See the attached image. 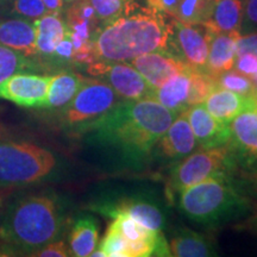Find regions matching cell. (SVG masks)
<instances>
[{
  "label": "cell",
  "instance_id": "17",
  "mask_svg": "<svg viewBox=\"0 0 257 257\" xmlns=\"http://www.w3.org/2000/svg\"><path fill=\"white\" fill-rule=\"evenodd\" d=\"M229 128V144L249 161H257V108L239 113L230 121Z\"/></svg>",
  "mask_w": 257,
  "mask_h": 257
},
{
  "label": "cell",
  "instance_id": "15",
  "mask_svg": "<svg viewBox=\"0 0 257 257\" xmlns=\"http://www.w3.org/2000/svg\"><path fill=\"white\" fill-rule=\"evenodd\" d=\"M239 35L240 32H211L205 72L216 78L226 70L233 69L237 59V40Z\"/></svg>",
  "mask_w": 257,
  "mask_h": 257
},
{
  "label": "cell",
  "instance_id": "16",
  "mask_svg": "<svg viewBox=\"0 0 257 257\" xmlns=\"http://www.w3.org/2000/svg\"><path fill=\"white\" fill-rule=\"evenodd\" d=\"M0 44L19 51L28 57L36 55L34 22L19 17L0 21Z\"/></svg>",
  "mask_w": 257,
  "mask_h": 257
},
{
  "label": "cell",
  "instance_id": "38",
  "mask_svg": "<svg viewBox=\"0 0 257 257\" xmlns=\"http://www.w3.org/2000/svg\"><path fill=\"white\" fill-rule=\"evenodd\" d=\"M42 2L44 3L49 14L61 15L63 12L64 6H66L64 0H42Z\"/></svg>",
  "mask_w": 257,
  "mask_h": 257
},
{
  "label": "cell",
  "instance_id": "37",
  "mask_svg": "<svg viewBox=\"0 0 257 257\" xmlns=\"http://www.w3.org/2000/svg\"><path fill=\"white\" fill-rule=\"evenodd\" d=\"M180 0H147V4L156 11L166 15H172Z\"/></svg>",
  "mask_w": 257,
  "mask_h": 257
},
{
  "label": "cell",
  "instance_id": "35",
  "mask_svg": "<svg viewBox=\"0 0 257 257\" xmlns=\"http://www.w3.org/2000/svg\"><path fill=\"white\" fill-rule=\"evenodd\" d=\"M245 53L257 54V31L239 35L237 40V56Z\"/></svg>",
  "mask_w": 257,
  "mask_h": 257
},
{
  "label": "cell",
  "instance_id": "36",
  "mask_svg": "<svg viewBox=\"0 0 257 257\" xmlns=\"http://www.w3.org/2000/svg\"><path fill=\"white\" fill-rule=\"evenodd\" d=\"M73 54H74L73 42L70 40L68 32H67L63 40L56 46L55 51H54V55H56L57 57H61V59L68 60V59H73Z\"/></svg>",
  "mask_w": 257,
  "mask_h": 257
},
{
  "label": "cell",
  "instance_id": "29",
  "mask_svg": "<svg viewBox=\"0 0 257 257\" xmlns=\"http://www.w3.org/2000/svg\"><path fill=\"white\" fill-rule=\"evenodd\" d=\"M30 64L28 56L0 44V83Z\"/></svg>",
  "mask_w": 257,
  "mask_h": 257
},
{
  "label": "cell",
  "instance_id": "30",
  "mask_svg": "<svg viewBox=\"0 0 257 257\" xmlns=\"http://www.w3.org/2000/svg\"><path fill=\"white\" fill-rule=\"evenodd\" d=\"M98 249L104 252L105 257H128V244L113 225L110 224Z\"/></svg>",
  "mask_w": 257,
  "mask_h": 257
},
{
  "label": "cell",
  "instance_id": "39",
  "mask_svg": "<svg viewBox=\"0 0 257 257\" xmlns=\"http://www.w3.org/2000/svg\"><path fill=\"white\" fill-rule=\"evenodd\" d=\"M243 229L250 231V232L257 234V212L253 216L249 218L243 225Z\"/></svg>",
  "mask_w": 257,
  "mask_h": 257
},
{
  "label": "cell",
  "instance_id": "42",
  "mask_svg": "<svg viewBox=\"0 0 257 257\" xmlns=\"http://www.w3.org/2000/svg\"><path fill=\"white\" fill-rule=\"evenodd\" d=\"M253 99H255V102H256V106H257V86H256L255 93H253Z\"/></svg>",
  "mask_w": 257,
  "mask_h": 257
},
{
  "label": "cell",
  "instance_id": "41",
  "mask_svg": "<svg viewBox=\"0 0 257 257\" xmlns=\"http://www.w3.org/2000/svg\"><path fill=\"white\" fill-rule=\"evenodd\" d=\"M78 2H81V0H64V3H67V4H74V3H78Z\"/></svg>",
  "mask_w": 257,
  "mask_h": 257
},
{
  "label": "cell",
  "instance_id": "19",
  "mask_svg": "<svg viewBox=\"0 0 257 257\" xmlns=\"http://www.w3.org/2000/svg\"><path fill=\"white\" fill-rule=\"evenodd\" d=\"M172 256L175 257H211L217 256V245L211 237L187 227H180L169 243Z\"/></svg>",
  "mask_w": 257,
  "mask_h": 257
},
{
  "label": "cell",
  "instance_id": "18",
  "mask_svg": "<svg viewBox=\"0 0 257 257\" xmlns=\"http://www.w3.org/2000/svg\"><path fill=\"white\" fill-rule=\"evenodd\" d=\"M104 212L110 217L119 212L125 213L148 229L154 231H161L165 225V216L161 208L146 199H123L118 201L117 205L106 208Z\"/></svg>",
  "mask_w": 257,
  "mask_h": 257
},
{
  "label": "cell",
  "instance_id": "4",
  "mask_svg": "<svg viewBox=\"0 0 257 257\" xmlns=\"http://www.w3.org/2000/svg\"><path fill=\"white\" fill-rule=\"evenodd\" d=\"M249 200L226 174L211 176L179 193V210L185 217L207 227H216L243 217Z\"/></svg>",
  "mask_w": 257,
  "mask_h": 257
},
{
  "label": "cell",
  "instance_id": "21",
  "mask_svg": "<svg viewBox=\"0 0 257 257\" xmlns=\"http://www.w3.org/2000/svg\"><path fill=\"white\" fill-rule=\"evenodd\" d=\"M244 16V0H214L213 11L206 24L211 32H240Z\"/></svg>",
  "mask_w": 257,
  "mask_h": 257
},
{
  "label": "cell",
  "instance_id": "34",
  "mask_svg": "<svg viewBox=\"0 0 257 257\" xmlns=\"http://www.w3.org/2000/svg\"><path fill=\"white\" fill-rule=\"evenodd\" d=\"M31 256L37 257H68L70 255V250L63 240H53V242L46 244L38 249L36 252L32 253Z\"/></svg>",
  "mask_w": 257,
  "mask_h": 257
},
{
  "label": "cell",
  "instance_id": "10",
  "mask_svg": "<svg viewBox=\"0 0 257 257\" xmlns=\"http://www.w3.org/2000/svg\"><path fill=\"white\" fill-rule=\"evenodd\" d=\"M51 76L16 73L0 83V98L22 107L42 108L46 101Z\"/></svg>",
  "mask_w": 257,
  "mask_h": 257
},
{
  "label": "cell",
  "instance_id": "40",
  "mask_svg": "<svg viewBox=\"0 0 257 257\" xmlns=\"http://www.w3.org/2000/svg\"><path fill=\"white\" fill-rule=\"evenodd\" d=\"M14 0H0V10H8L11 8Z\"/></svg>",
  "mask_w": 257,
  "mask_h": 257
},
{
  "label": "cell",
  "instance_id": "25",
  "mask_svg": "<svg viewBox=\"0 0 257 257\" xmlns=\"http://www.w3.org/2000/svg\"><path fill=\"white\" fill-rule=\"evenodd\" d=\"M214 0H180L173 16L186 24H206L213 11Z\"/></svg>",
  "mask_w": 257,
  "mask_h": 257
},
{
  "label": "cell",
  "instance_id": "26",
  "mask_svg": "<svg viewBox=\"0 0 257 257\" xmlns=\"http://www.w3.org/2000/svg\"><path fill=\"white\" fill-rule=\"evenodd\" d=\"M189 79L188 106L204 104L208 95L218 88L216 78L205 70H192Z\"/></svg>",
  "mask_w": 257,
  "mask_h": 257
},
{
  "label": "cell",
  "instance_id": "33",
  "mask_svg": "<svg viewBox=\"0 0 257 257\" xmlns=\"http://www.w3.org/2000/svg\"><path fill=\"white\" fill-rule=\"evenodd\" d=\"M257 31V0H244V16L240 34Z\"/></svg>",
  "mask_w": 257,
  "mask_h": 257
},
{
  "label": "cell",
  "instance_id": "28",
  "mask_svg": "<svg viewBox=\"0 0 257 257\" xmlns=\"http://www.w3.org/2000/svg\"><path fill=\"white\" fill-rule=\"evenodd\" d=\"M218 88H224L227 91H232L242 95L253 96L256 85L252 79L243 75L236 69H230L216 76Z\"/></svg>",
  "mask_w": 257,
  "mask_h": 257
},
{
  "label": "cell",
  "instance_id": "2",
  "mask_svg": "<svg viewBox=\"0 0 257 257\" xmlns=\"http://www.w3.org/2000/svg\"><path fill=\"white\" fill-rule=\"evenodd\" d=\"M179 114L153 98L120 101L94 126L101 138L135 156L148 155Z\"/></svg>",
  "mask_w": 257,
  "mask_h": 257
},
{
  "label": "cell",
  "instance_id": "24",
  "mask_svg": "<svg viewBox=\"0 0 257 257\" xmlns=\"http://www.w3.org/2000/svg\"><path fill=\"white\" fill-rule=\"evenodd\" d=\"M99 233L95 220L92 217H82L75 221L70 231V255L76 257L91 256L98 248Z\"/></svg>",
  "mask_w": 257,
  "mask_h": 257
},
{
  "label": "cell",
  "instance_id": "7",
  "mask_svg": "<svg viewBox=\"0 0 257 257\" xmlns=\"http://www.w3.org/2000/svg\"><path fill=\"white\" fill-rule=\"evenodd\" d=\"M118 98L106 81L85 79L69 104L63 107L62 119L69 125L95 121L118 104Z\"/></svg>",
  "mask_w": 257,
  "mask_h": 257
},
{
  "label": "cell",
  "instance_id": "12",
  "mask_svg": "<svg viewBox=\"0 0 257 257\" xmlns=\"http://www.w3.org/2000/svg\"><path fill=\"white\" fill-rule=\"evenodd\" d=\"M198 146L202 149L227 146L230 142L229 125L218 120L202 104L189 106L185 110Z\"/></svg>",
  "mask_w": 257,
  "mask_h": 257
},
{
  "label": "cell",
  "instance_id": "6",
  "mask_svg": "<svg viewBox=\"0 0 257 257\" xmlns=\"http://www.w3.org/2000/svg\"><path fill=\"white\" fill-rule=\"evenodd\" d=\"M229 165L230 150L226 146L193 152L173 170L168 187L173 193H180L211 176L223 174Z\"/></svg>",
  "mask_w": 257,
  "mask_h": 257
},
{
  "label": "cell",
  "instance_id": "13",
  "mask_svg": "<svg viewBox=\"0 0 257 257\" xmlns=\"http://www.w3.org/2000/svg\"><path fill=\"white\" fill-rule=\"evenodd\" d=\"M198 142L185 111L173 120L157 142L159 152L168 160H181L197 149Z\"/></svg>",
  "mask_w": 257,
  "mask_h": 257
},
{
  "label": "cell",
  "instance_id": "9",
  "mask_svg": "<svg viewBox=\"0 0 257 257\" xmlns=\"http://www.w3.org/2000/svg\"><path fill=\"white\" fill-rule=\"evenodd\" d=\"M88 73L104 78L123 100L152 98V87L131 64L95 61L88 67Z\"/></svg>",
  "mask_w": 257,
  "mask_h": 257
},
{
  "label": "cell",
  "instance_id": "1",
  "mask_svg": "<svg viewBox=\"0 0 257 257\" xmlns=\"http://www.w3.org/2000/svg\"><path fill=\"white\" fill-rule=\"evenodd\" d=\"M149 6L136 5L110 23L99 25L92 38L96 61L127 62L153 51H169L173 21Z\"/></svg>",
  "mask_w": 257,
  "mask_h": 257
},
{
  "label": "cell",
  "instance_id": "20",
  "mask_svg": "<svg viewBox=\"0 0 257 257\" xmlns=\"http://www.w3.org/2000/svg\"><path fill=\"white\" fill-rule=\"evenodd\" d=\"M192 70L176 74L173 78H170L159 88L154 89L152 98L176 114L187 110L189 107L188 94L189 82H191L189 75Z\"/></svg>",
  "mask_w": 257,
  "mask_h": 257
},
{
  "label": "cell",
  "instance_id": "31",
  "mask_svg": "<svg viewBox=\"0 0 257 257\" xmlns=\"http://www.w3.org/2000/svg\"><path fill=\"white\" fill-rule=\"evenodd\" d=\"M10 11L15 17L25 18L31 22L49 14L42 0H14Z\"/></svg>",
  "mask_w": 257,
  "mask_h": 257
},
{
  "label": "cell",
  "instance_id": "8",
  "mask_svg": "<svg viewBox=\"0 0 257 257\" xmlns=\"http://www.w3.org/2000/svg\"><path fill=\"white\" fill-rule=\"evenodd\" d=\"M211 32L202 24L173 21L169 51L180 57L193 70H205Z\"/></svg>",
  "mask_w": 257,
  "mask_h": 257
},
{
  "label": "cell",
  "instance_id": "27",
  "mask_svg": "<svg viewBox=\"0 0 257 257\" xmlns=\"http://www.w3.org/2000/svg\"><path fill=\"white\" fill-rule=\"evenodd\" d=\"M101 25L110 23L126 14L137 4L135 0H88Z\"/></svg>",
  "mask_w": 257,
  "mask_h": 257
},
{
  "label": "cell",
  "instance_id": "5",
  "mask_svg": "<svg viewBox=\"0 0 257 257\" xmlns=\"http://www.w3.org/2000/svg\"><path fill=\"white\" fill-rule=\"evenodd\" d=\"M55 165V157L44 148L0 140V187L34 184L50 174Z\"/></svg>",
  "mask_w": 257,
  "mask_h": 257
},
{
  "label": "cell",
  "instance_id": "23",
  "mask_svg": "<svg viewBox=\"0 0 257 257\" xmlns=\"http://www.w3.org/2000/svg\"><path fill=\"white\" fill-rule=\"evenodd\" d=\"M83 80L85 78H82L80 74L70 72H63L51 76L46 101L42 108H48V110L63 108L69 104V101L81 87Z\"/></svg>",
  "mask_w": 257,
  "mask_h": 257
},
{
  "label": "cell",
  "instance_id": "32",
  "mask_svg": "<svg viewBox=\"0 0 257 257\" xmlns=\"http://www.w3.org/2000/svg\"><path fill=\"white\" fill-rule=\"evenodd\" d=\"M233 68L243 75L253 80L257 74V54H240L237 56Z\"/></svg>",
  "mask_w": 257,
  "mask_h": 257
},
{
  "label": "cell",
  "instance_id": "22",
  "mask_svg": "<svg viewBox=\"0 0 257 257\" xmlns=\"http://www.w3.org/2000/svg\"><path fill=\"white\" fill-rule=\"evenodd\" d=\"M37 54L50 56L67 34V24L60 15L47 14L34 21Z\"/></svg>",
  "mask_w": 257,
  "mask_h": 257
},
{
  "label": "cell",
  "instance_id": "11",
  "mask_svg": "<svg viewBox=\"0 0 257 257\" xmlns=\"http://www.w3.org/2000/svg\"><path fill=\"white\" fill-rule=\"evenodd\" d=\"M130 64L146 79L153 91L176 74L192 70L180 57L167 50L143 54L131 60Z\"/></svg>",
  "mask_w": 257,
  "mask_h": 257
},
{
  "label": "cell",
  "instance_id": "14",
  "mask_svg": "<svg viewBox=\"0 0 257 257\" xmlns=\"http://www.w3.org/2000/svg\"><path fill=\"white\" fill-rule=\"evenodd\" d=\"M202 105L213 117L227 125L242 112L257 108L253 96L242 95L224 88L214 89Z\"/></svg>",
  "mask_w": 257,
  "mask_h": 257
},
{
  "label": "cell",
  "instance_id": "3",
  "mask_svg": "<svg viewBox=\"0 0 257 257\" xmlns=\"http://www.w3.org/2000/svg\"><path fill=\"white\" fill-rule=\"evenodd\" d=\"M62 226L59 205L49 195H29L8 208L0 220V242L6 251L32 255L53 242Z\"/></svg>",
  "mask_w": 257,
  "mask_h": 257
},
{
  "label": "cell",
  "instance_id": "43",
  "mask_svg": "<svg viewBox=\"0 0 257 257\" xmlns=\"http://www.w3.org/2000/svg\"><path fill=\"white\" fill-rule=\"evenodd\" d=\"M252 81H253V82H255V85L257 86V74H256V76H255V78H253V80H252Z\"/></svg>",
  "mask_w": 257,
  "mask_h": 257
}]
</instances>
